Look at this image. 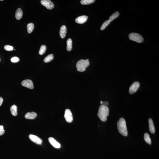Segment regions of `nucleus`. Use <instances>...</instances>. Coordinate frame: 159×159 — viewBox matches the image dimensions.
Masks as SVG:
<instances>
[{"instance_id": "obj_1", "label": "nucleus", "mask_w": 159, "mask_h": 159, "mask_svg": "<svg viewBox=\"0 0 159 159\" xmlns=\"http://www.w3.org/2000/svg\"><path fill=\"white\" fill-rule=\"evenodd\" d=\"M109 108L101 105L99 108L98 116L102 121L105 122L107 120V117L109 115Z\"/></svg>"}, {"instance_id": "obj_2", "label": "nucleus", "mask_w": 159, "mask_h": 159, "mask_svg": "<svg viewBox=\"0 0 159 159\" xmlns=\"http://www.w3.org/2000/svg\"><path fill=\"white\" fill-rule=\"evenodd\" d=\"M117 125L119 132L124 136H127L128 134V131L126 121L123 118H120L118 122Z\"/></svg>"}, {"instance_id": "obj_3", "label": "nucleus", "mask_w": 159, "mask_h": 159, "mask_svg": "<svg viewBox=\"0 0 159 159\" xmlns=\"http://www.w3.org/2000/svg\"><path fill=\"white\" fill-rule=\"evenodd\" d=\"M90 63L88 60L82 59L77 62L76 67L78 71L83 72L85 70L86 68L89 66Z\"/></svg>"}, {"instance_id": "obj_4", "label": "nucleus", "mask_w": 159, "mask_h": 159, "mask_svg": "<svg viewBox=\"0 0 159 159\" xmlns=\"http://www.w3.org/2000/svg\"><path fill=\"white\" fill-rule=\"evenodd\" d=\"M129 39L138 43H141L143 41L144 38L142 36L138 33H132L129 35Z\"/></svg>"}, {"instance_id": "obj_5", "label": "nucleus", "mask_w": 159, "mask_h": 159, "mask_svg": "<svg viewBox=\"0 0 159 159\" xmlns=\"http://www.w3.org/2000/svg\"><path fill=\"white\" fill-rule=\"evenodd\" d=\"M140 83L138 81L134 82L132 84L129 90V92L130 94H133L136 92L139 87Z\"/></svg>"}, {"instance_id": "obj_6", "label": "nucleus", "mask_w": 159, "mask_h": 159, "mask_svg": "<svg viewBox=\"0 0 159 159\" xmlns=\"http://www.w3.org/2000/svg\"><path fill=\"white\" fill-rule=\"evenodd\" d=\"M64 117L67 122L70 123L73 121V118L72 114L69 109H66Z\"/></svg>"}, {"instance_id": "obj_7", "label": "nucleus", "mask_w": 159, "mask_h": 159, "mask_svg": "<svg viewBox=\"0 0 159 159\" xmlns=\"http://www.w3.org/2000/svg\"><path fill=\"white\" fill-rule=\"evenodd\" d=\"M41 3L42 5L45 7L47 9L51 10L54 8V4L49 0H42L41 1Z\"/></svg>"}, {"instance_id": "obj_8", "label": "nucleus", "mask_w": 159, "mask_h": 159, "mask_svg": "<svg viewBox=\"0 0 159 159\" xmlns=\"http://www.w3.org/2000/svg\"><path fill=\"white\" fill-rule=\"evenodd\" d=\"M22 85L29 89H33L34 88L33 83L30 80L27 79L24 80L22 82Z\"/></svg>"}, {"instance_id": "obj_9", "label": "nucleus", "mask_w": 159, "mask_h": 159, "mask_svg": "<svg viewBox=\"0 0 159 159\" xmlns=\"http://www.w3.org/2000/svg\"><path fill=\"white\" fill-rule=\"evenodd\" d=\"M31 141L39 145H41L42 143V140L38 136L33 134H30L29 136Z\"/></svg>"}, {"instance_id": "obj_10", "label": "nucleus", "mask_w": 159, "mask_h": 159, "mask_svg": "<svg viewBox=\"0 0 159 159\" xmlns=\"http://www.w3.org/2000/svg\"><path fill=\"white\" fill-rule=\"evenodd\" d=\"M48 141L52 146L57 149H59L61 147V145L54 138L50 137L48 139Z\"/></svg>"}, {"instance_id": "obj_11", "label": "nucleus", "mask_w": 159, "mask_h": 159, "mask_svg": "<svg viewBox=\"0 0 159 159\" xmlns=\"http://www.w3.org/2000/svg\"><path fill=\"white\" fill-rule=\"evenodd\" d=\"M88 19V17L86 16L83 15L80 16L76 19L75 22L77 23L82 24L86 21Z\"/></svg>"}, {"instance_id": "obj_12", "label": "nucleus", "mask_w": 159, "mask_h": 159, "mask_svg": "<svg viewBox=\"0 0 159 159\" xmlns=\"http://www.w3.org/2000/svg\"><path fill=\"white\" fill-rule=\"evenodd\" d=\"M67 33V28L65 25L62 26L60 29V35L61 38L63 39L65 38Z\"/></svg>"}, {"instance_id": "obj_13", "label": "nucleus", "mask_w": 159, "mask_h": 159, "mask_svg": "<svg viewBox=\"0 0 159 159\" xmlns=\"http://www.w3.org/2000/svg\"><path fill=\"white\" fill-rule=\"evenodd\" d=\"M149 122V129L150 132L152 134H154L155 133V130L154 125L152 119L150 118L148 120Z\"/></svg>"}, {"instance_id": "obj_14", "label": "nucleus", "mask_w": 159, "mask_h": 159, "mask_svg": "<svg viewBox=\"0 0 159 159\" xmlns=\"http://www.w3.org/2000/svg\"><path fill=\"white\" fill-rule=\"evenodd\" d=\"M37 114L36 113L33 112H31L27 113L25 115V118L26 119H34L36 117Z\"/></svg>"}, {"instance_id": "obj_15", "label": "nucleus", "mask_w": 159, "mask_h": 159, "mask_svg": "<svg viewBox=\"0 0 159 159\" xmlns=\"http://www.w3.org/2000/svg\"><path fill=\"white\" fill-rule=\"evenodd\" d=\"M23 15V11L21 9L18 8L16 11L15 14V17L17 20H20L22 18Z\"/></svg>"}, {"instance_id": "obj_16", "label": "nucleus", "mask_w": 159, "mask_h": 159, "mask_svg": "<svg viewBox=\"0 0 159 159\" xmlns=\"http://www.w3.org/2000/svg\"><path fill=\"white\" fill-rule=\"evenodd\" d=\"M67 50L68 51H70L72 48V41L70 38H69L67 41Z\"/></svg>"}, {"instance_id": "obj_17", "label": "nucleus", "mask_w": 159, "mask_h": 159, "mask_svg": "<svg viewBox=\"0 0 159 159\" xmlns=\"http://www.w3.org/2000/svg\"><path fill=\"white\" fill-rule=\"evenodd\" d=\"M10 111L12 115L14 116H16L17 114V107L16 105H14L11 107L10 109Z\"/></svg>"}, {"instance_id": "obj_18", "label": "nucleus", "mask_w": 159, "mask_h": 159, "mask_svg": "<svg viewBox=\"0 0 159 159\" xmlns=\"http://www.w3.org/2000/svg\"><path fill=\"white\" fill-rule=\"evenodd\" d=\"M34 25L33 23H30L28 24L27 25L28 33H31L34 30Z\"/></svg>"}, {"instance_id": "obj_19", "label": "nucleus", "mask_w": 159, "mask_h": 159, "mask_svg": "<svg viewBox=\"0 0 159 159\" xmlns=\"http://www.w3.org/2000/svg\"><path fill=\"white\" fill-rule=\"evenodd\" d=\"M144 138L146 142L149 144H151V139L148 134L147 133H145L144 135Z\"/></svg>"}, {"instance_id": "obj_20", "label": "nucleus", "mask_w": 159, "mask_h": 159, "mask_svg": "<svg viewBox=\"0 0 159 159\" xmlns=\"http://www.w3.org/2000/svg\"><path fill=\"white\" fill-rule=\"evenodd\" d=\"M54 58L53 55L52 54H50L46 57L44 60V62L47 63L53 60Z\"/></svg>"}, {"instance_id": "obj_21", "label": "nucleus", "mask_w": 159, "mask_h": 159, "mask_svg": "<svg viewBox=\"0 0 159 159\" xmlns=\"http://www.w3.org/2000/svg\"><path fill=\"white\" fill-rule=\"evenodd\" d=\"M119 13L118 12H116L113 14L112 15L109 17V20L110 22L113 20L117 18L119 16Z\"/></svg>"}, {"instance_id": "obj_22", "label": "nucleus", "mask_w": 159, "mask_h": 159, "mask_svg": "<svg viewBox=\"0 0 159 159\" xmlns=\"http://www.w3.org/2000/svg\"><path fill=\"white\" fill-rule=\"evenodd\" d=\"M95 1L94 0H82L80 3L83 5H88L94 3Z\"/></svg>"}, {"instance_id": "obj_23", "label": "nucleus", "mask_w": 159, "mask_h": 159, "mask_svg": "<svg viewBox=\"0 0 159 159\" xmlns=\"http://www.w3.org/2000/svg\"><path fill=\"white\" fill-rule=\"evenodd\" d=\"M46 49V47L45 45H42L41 46L40 49L39 51V54L40 55H42L45 53Z\"/></svg>"}, {"instance_id": "obj_24", "label": "nucleus", "mask_w": 159, "mask_h": 159, "mask_svg": "<svg viewBox=\"0 0 159 159\" xmlns=\"http://www.w3.org/2000/svg\"><path fill=\"white\" fill-rule=\"evenodd\" d=\"M110 22L109 20H107L104 22L102 25L100 30H104L107 26L110 23Z\"/></svg>"}, {"instance_id": "obj_25", "label": "nucleus", "mask_w": 159, "mask_h": 159, "mask_svg": "<svg viewBox=\"0 0 159 159\" xmlns=\"http://www.w3.org/2000/svg\"><path fill=\"white\" fill-rule=\"evenodd\" d=\"M4 49L7 51H11L13 50V47L9 45H6L5 46Z\"/></svg>"}, {"instance_id": "obj_26", "label": "nucleus", "mask_w": 159, "mask_h": 159, "mask_svg": "<svg viewBox=\"0 0 159 159\" xmlns=\"http://www.w3.org/2000/svg\"><path fill=\"white\" fill-rule=\"evenodd\" d=\"M19 60V59L18 57H12L11 59V61L12 63H15L17 62Z\"/></svg>"}, {"instance_id": "obj_27", "label": "nucleus", "mask_w": 159, "mask_h": 159, "mask_svg": "<svg viewBox=\"0 0 159 159\" xmlns=\"http://www.w3.org/2000/svg\"><path fill=\"white\" fill-rule=\"evenodd\" d=\"M5 133L4 127L2 125H0V136L3 135Z\"/></svg>"}, {"instance_id": "obj_28", "label": "nucleus", "mask_w": 159, "mask_h": 159, "mask_svg": "<svg viewBox=\"0 0 159 159\" xmlns=\"http://www.w3.org/2000/svg\"><path fill=\"white\" fill-rule=\"evenodd\" d=\"M102 105H104V106L108 107V105H109V102H108L107 101H104L102 103Z\"/></svg>"}, {"instance_id": "obj_29", "label": "nucleus", "mask_w": 159, "mask_h": 159, "mask_svg": "<svg viewBox=\"0 0 159 159\" xmlns=\"http://www.w3.org/2000/svg\"><path fill=\"white\" fill-rule=\"evenodd\" d=\"M3 101V99L2 97H0V106H1L2 104Z\"/></svg>"}, {"instance_id": "obj_30", "label": "nucleus", "mask_w": 159, "mask_h": 159, "mask_svg": "<svg viewBox=\"0 0 159 159\" xmlns=\"http://www.w3.org/2000/svg\"><path fill=\"white\" fill-rule=\"evenodd\" d=\"M103 102V101H100V104L102 105V103Z\"/></svg>"}, {"instance_id": "obj_31", "label": "nucleus", "mask_w": 159, "mask_h": 159, "mask_svg": "<svg viewBox=\"0 0 159 159\" xmlns=\"http://www.w3.org/2000/svg\"><path fill=\"white\" fill-rule=\"evenodd\" d=\"M1 1H3V0H0Z\"/></svg>"}, {"instance_id": "obj_32", "label": "nucleus", "mask_w": 159, "mask_h": 159, "mask_svg": "<svg viewBox=\"0 0 159 159\" xmlns=\"http://www.w3.org/2000/svg\"></svg>"}]
</instances>
